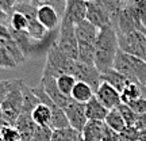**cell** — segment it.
<instances>
[{
  "label": "cell",
  "mask_w": 146,
  "mask_h": 141,
  "mask_svg": "<svg viewBox=\"0 0 146 141\" xmlns=\"http://www.w3.org/2000/svg\"><path fill=\"white\" fill-rule=\"evenodd\" d=\"M118 50H119V42L116 30L112 26L100 29L98 38L95 41V67L100 73L114 67Z\"/></svg>",
  "instance_id": "cell-1"
},
{
  "label": "cell",
  "mask_w": 146,
  "mask_h": 141,
  "mask_svg": "<svg viewBox=\"0 0 146 141\" xmlns=\"http://www.w3.org/2000/svg\"><path fill=\"white\" fill-rule=\"evenodd\" d=\"M99 30L100 29L94 26L87 19L74 25V34H76L78 45L77 61L95 65V41L98 38Z\"/></svg>",
  "instance_id": "cell-2"
},
{
  "label": "cell",
  "mask_w": 146,
  "mask_h": 141,
  "mask_svg": "<svg viewBox=\"0 0 146 141\" xmlns=\"http://www.w3.org/2000/svg\"><path fill=\"white\" fill-rule=\"evenodd\" d=\"M112 68L126 76L130 82L146 87V63L143 60L127 54L119 49Z\"/></svg>",
  "instance_id": "cell-3"
},
{
  "label": "cell",
  "mask_w": 146,
  "mask_h": 141,
  "mask_svg": "<svg viewBox=\"0 0 146 141\" xmlns=\"http://www.w3.org/2000/svg\"><path fill=\"white\" fill-rule=\"evenodd\" d=\"M76 63L68 56H65L58 46L56 45V41L49 46L46 53V63L43 67V72L42 76H52V78L57 79L61 75H72L74 76V71H76Z\"/></svg>",
  "instance_id": "cell-4"
},
{
  "label": "cell",
  "mask_w": 146,
  "mask_h": 141,
  "mask_svg": "<svg viewBox=\"0 0 146 141\" xmlns=\"http://www.w3.org/2000/svg\"><path fill=\"white\" fill-rule=\"evenodd\" d=\"M22 80H18V83L12 87L10 92L4 98L3 103L0 106V111L4 117L5 122L11 126H15L16 120L22 114L23 107V95H22Z\"/></svg>",
  "instance_id": "cell-5"
},
{
  "label": "cell",
  "mask_w": 146,
  "mask_h": 141,
  "mask_svg": "<svg viewBox=\"0 0 146 141\" xmlns=\"http://www.w3.org/2000/svg\"><path fill=\"white\" fill-rule=\"evenodd\" d=\"M56 45L65 56H68L69 58L77 61L78 45L76 34H74V25L73 23L61 19V23H60V27H58V35L56 38Z\"/></svg>",
  "instance_id": "cell-6"
},
{
  "label": "cell",
  "mask_w": 146,
  "mask_h": 141,
  "mask_svg": "<svg viewBox=\"0 0 146 141\" xmlns=\"http://www.w3.org/2000/svg\"><path fill=\"white\" fill-rule=\"evenodd\" d=\"M119 49L122 52L138 57L146 63V34L142 31H131L118 34Z\"/></svg>",
  "instance_id": "cell-7"
},
{
  "label": "cell",
  "mask_w": 146,
  "mask_h": 141,
  "mask_svg": "<svg viewBox=\"0 0 146 141\" xmlns=\"http://www.w3.org/2000/svg\"><path fill=\"white\" fill-rule=\"evenodd\" d=\"M98 29L112 26V18L103 0H88L87 1V18Z\"/></svg>",
  "instance_id": "cell-8"
},
{
  "label": "cell",
  "mask_w": 146,
  "mask_h": 141,
  "mask_svg": "<svg viewBox=\"0 0 146 141\" xmlns=\"http://www.w3.org/2000/svg\"><path fill=\"white\" fill-rule=\"evenodd\" d=\"M74 79L77 82H84L87 83L96 92V90L99 88L100 83H102V73L98 71L95 65H89V64H84L77 61L76 63V71H74Z\"/></svg>",
  "instance_id": "cell-9"
},
{
  "label": "cell",
  "mask_w": 146,
  "mask_h": 141,
  "mask_svg": "<svg viewBox=\"0 0 146 141\" xmlns=\"http://www.w3.org/2000/svg\"><path fill=\"white\" fill-rule=\"evenodd\" d=\"M64 111H65V115L68 118L69 126L81 133L85 124L88 122V118L85 115V105L70 99L68 105L64 107Z\"/></svg>",
  "instance_id": "cell-10"
},
{
  "label": "cell",
  "mask_w": 146,
  "mask_h": 141,
  "mask_svg": "<svg viewBox=\"0 0 146 141\" xmlns=\"http://www.w3.org/2000/svg\"><path fill=\"white\" fill-rule=\"evenodd\" d=\"M87 18V0H65V10L61 19L73 25L85 21Z\"/></svg>",
  "instance_id": "cell-11"
},
{
  "label": "cell",
  "mask_w": 146,
  "mask_h": 141,
  "mask_svg": "<svg viewBox=\"0 0 146 141\" xmlns=\"http://www.w3.org/2000/svg\"><path fill=\"white\" fill-rule=\"evenodd\" d=\"M95 96L98 98L102 105L107 107L108 110L116 109L118 106L122 103L120 100V92H118L114 87H111L110 84H107L106 82H102L99 86V88L96 90Z\"/></svg>",
  "instance_id": "cell-12"
},
{
  "label": "cell",
  "mask_w": 146,
  "mask_h": 141,
  "mask_svg": "<svg viewBox=\"0 0 146 141\" xmlns=\"http://www.w3.org/2000/svg\"><path fill=\"white\" fill-rule=\"evenodd\" d=\"M36 19L47 31H56L61 23V15L53 5L39 7L36 11Z\"/></svg>",
  "instance_id": "cell-13"
},
{
  "label": "cell",
  "mask_w": 146,
  "mask_h": 141,
  "mask_svg": "<svg viewBox=\"0 0 146 141\" xmlns=\"http://www.w3.org/2000/svg\"><path fill=\"white\" fill-rule=\"evenodd\" d=\"M0 45L3 47H5V49L10 52V54L15 58L18 64L25 63L26 57H25V54L22 53L19 45H18L16 41L14 39V37H12V34H11V31H10L8 25H0Z\"/></svg>",
  "instance_id": "cell-14"
},
{
  "label": "cell",
  "mask_w": 146,
  "mask_h": 141,
  "mask_svg": "<svg viewBox=\"0 0 146 141\" xmlns=\"http://www.w3.org/2000/svg\"><path fill=\"white\" fill-rule=\"evenodd\" d=\"M42 88L45 90V92L49 95V98L56 103L57 106H60L61 109L64 110V107L69 103V100L72 99L70 96H66L64 95L57 87V83H56V79L52 78V76H42L41 78V83Z\"/></svg>",
  "instance_id": "cell-15"
},
{
  "label": "cell",
  "mask_w": 146,
  "mask_h": 141,
  "mask_svg": "<svg viewBox=\"0 0 146 141\" xmlns=\"http://www.w3.org/2000/svg\"><path fill=\"white\" fill-rule=\"evenodd\" d=\"M106 133V124L103 121H88L81 130L83 141H103Z\"/></svg>",
  "instance_id": "cell-16"
},
{
  "label": "cell",
  "mask_w": 146,
  "mask_h": 141,
  "mask_svg": "<svg viewBox=\"0 0 146 141\" xmlns=\"http://www.w3.org/2000/svg\"><path fill=\"white\" fill-rule=\"evenodd\" d=\"M15 128L16 130L19 132V134H21L22 141H31L33 136H34V132L36 129V125L35 122L33 121L31 114L22 113L15 122Z\"/></svg>",
  "instance_id": "cell-17"
},
{
  "label": "cell",
  "mask_w": 146,
  "mask_h": 141,
  "mask_svg": "<svg viewBox=\"0 0 146 141\" xmlns=\"http://www.w3.org/2000/svg\"><path fill=\"white\" fill-rule=\"evenodd\" d=\"M102 82H106L107 84H110V86L114 87L118 92H122L129 84L133 83V82H130L126 76H123L122 73H119L118 71H115L114 68H111V69H108V71H106V72L102 73Z\"/></svg>",
  "instance_id": "cell-18"
},
{
  "label": "cell",
  "mask_w": 146,
  "mask_h": 141,
  "mask_svg": "<svg viewBox=\"0 0 146 141\" xmlns=\"http://www.w3.org/2000/svg\"><path fill=\"white\" fill-rule=\"evenodd\" d=\"M108 111L110 110L102 105L96 96H94L92 99H89L85 103V115L88 121H103L104 122Z\"/></svg>",
  "instance_id": "cell-19"
},
{
  "label": "cell",
  "mask_w": 146,
  "mask_h": 141,
  "mask_svg": "<svg viewBox=\"0 0 146 141\" xmlns=\"http://www.w3.org/2000/svg\"><path fill=\"white\" fill-rule=\"evenodd\" d=\"M94 96H95L94 90L84 82H76V84H74V87L72 90V94H70V98L73 100H76L78 103H84V105L89 99H92Z\"/></svg>",
  "instance_id": "cell-20"
},
{
  "label": "cell",
  "mask_w": 146,
  "mask_h": 141,
  "mask_svg": "<svg viewBox=\"0 0 146 141\" xmlns=\"http://www.w3.org/2000/svg\"><path fill=\"white\" fill-rule=\"evenodd\" d=\"M31 118L35 122L36 126H49L52 124V111L50 107L43 103H39L35 109L33 110L31 113Z\"/></svg>",
  "instance_id": "cell-21"
},
{
  "label": "cell",
  "mask_w": 146,
  "mask_h": 141,
  "mask_svg": "<svg viewBox=\"0 0 146 141\" xmlns=\"http://www.w3.org/2000/svg\"><path fill=\"white\" fill-rule=\"evenodd\" d=\"M22 95H23V107H22V113L25 114H31L33 110L41 102L35 96V94L33 92V88H30L29 86L23 83L22 84Z\"/></svg>",
  "instance_id": "cell-22"
},
{
  "label": "cell",
  "mask_w": 146,
  "mask_h": 141,
  "mask_svg": "<svg viewBox=\"0 0 146 141\" xmlns=\"http://www.w3.org/2000/svg\"><path fill=\"white\" fill-rule=\"evenodd\" d=\"M10 29L18 33H26L29 29V18L19 11H12L8 16Z\"/></svg>",
  "instance_id": "cell-23"
},
{
  "label": "cell",
  "mask_w": 146,
  "mask_h": 141,
  "mask_svg": "<svg viewBox=\"0 0 146 141\" xmlns=\"http://www.w3.org/2000/svg\"><path fill=\"white\" fill-rule=\"evenodd\" d=\"M81 133L73 128H62V129H54L52 134V141H80Z\"/></svg>",
  "instance_id": "cell-24"
},
{
  "label": "cell",
  "mask_w": 146,
  "mask_h": 141,
  "mask_svg": "<svg viewBox=\"0 0 146 141\" xmlns=\"http://www.w3.org/2000/svg\"><path fill=\"white\" fill-rule=\"evenodd\" d=\"M50 111H52V124H50V128L53 130L54 129L69 128V122L66 115H65V111L60 106H57L54 103L53 106H50Z\"/></svg>",
  "instance_id": "cell-25"
},
{
  "label": "cell",
  "mask_w": 146,
  "mask_h": 141,
  "mask_svg": "<svg viewBox=\"0 0 146 141\" xmlns=\"http://www.w3.org/2000/svg\"><path fill=\"white\" fill-rule=\"evenodd\" d=\"M104 124L107 125V128H110L112 132H116V133H120L126 128L125 121H123L122 115L119 114V111L116 109L110 110L104 120Z\"/></svg>",
  "instance_id": "cell-26"
},
{
  "label": "cell",
  "mask_w": 146,
  "mask_h": 141,
  "mask_svg": "<svg viewBox=\"0 0 146 141\" xmlns=\"http://www.w3.org/2000/svg\"><path fill=\"white\" fill-rule=\"evenodd\" d=\"M141 96H142V86L137 83H130L120 92V100H122V103H126V105H129L130 102L138 99Z\"/></svg>",
  "instance_id": "cell-27"
},
{
  "label": "cell",
  "mask_w": 146,
  "mask_h": 141,
  "mask_svg": "<svg viewBox=\"0 0 146 141\" xmlns=\"http://www.w3.org/2000/svg\"><path fill=\"white\" fill-rule=\"evenodd\" d=\"M76 82H77V80H76L74 76H72V75H61V76H58V78L56 79L58 90H60L64 95H66V96H70L72 90H73V87H74Z\"/></svg>",
  "instance_id": "cell-28"
},
{
  "label": "cell",
  "mask_w": 146,
  "mask_h": 141,
  "mask_svg": "<svg viewBox=\"0 0 146 141\" xmlns=\"http://www.w3.org/2000/svg\"><path fill=\"white\" fill-rule=\"evenodd\" d=\"M19 64L16 63V60L10 54V52L0 45V68L4 69H14Z\"/></svg>",
  "instance_id": "cell-29"
},
{
  "label": "cell",
  "mask_w": 146,
  "mask_h": 141,
  "mask_svg": "<svg viewBox=\"0 0 146 141\" xmlns=\"http://www.w3.org/2000/svg\"><path fill=\"white\" fill-rule=\"evenodd\" d=\"M116 110L119 111V114L122 115V118L125 121L126 126H134V122H135V118H137V114L130 109V106L126 105V103H120Z\"/></svg>",
  "instance_id": "cell-30"
},
{
  "label": "cell",
  "mask_w": 146,
  "mask_h": 141,
  "mask_svg": "<svg viewBox=\"0 0 146 141\" xmlns=\"http://www.w3.org/2000/svg\"><path fill=\"white\" fill-rule=\"evenodd\" d=\"M30 1L35 5L36 8H39L42 5H53L62 18L64 10H65V0H30Z\"/></svg>",
  "instance_id": "cell-31"
},
{
  "label": "cell",
  "mask_w": 146,
  "mask_h": 141,
  "mask_svg": "<svg viewBox=\"0 0 146 141\" xmlns=\"http://www.w3.org/2000/svg\"><path fill=\"white\" fill-rule=\"evenodd\" d=\"M53 129L49 126H36L31 141H52Z\"/></svg>",
  "instance_id": "cell-32"
},
{
  "label": "cell",
  "mask_w": 146,
  "mask_h": 141,
  "mask_svg": "<svg viewBox=\"0 0 146 141\" xmlns=\"http://www.w3.org/2000/svg\"><path fill=\"white\" fill-rule=\"evenodd\" d=\"M0 138L3 141H22V137L19 134V132L16 130L15 126H5L1 134H0Z\"/></svg>",
  "instance_id": "cell-33"
},
{
  "label": "cell",
  "mask_w": 146,
  "mask_h": 141,
  "mask_svg": "<svg viewBox=\"0 0 146 141\" xmlns=\"http://www.w3.org/2000/svg\"><path fill=\"white\" fill-rule=\"evenodd\" d=\"M119 134L123 138V141H138L139 130L137 129L135 126H126Z\"/></svg>",
  "instance_id": "cell-34"
},
{
  "label": "cell",
  "mask_w": 146,
  "mask_h": 141,
  "mask_svg": "<svg viewBox=\"0 0 146 141\" xmlns=\"http://www.w3.org/2000/svg\"><path fill=\"white\" fill-rule=\"evenodd\" d=\"M129 1L134 3L138 16H139V21H141L143 29L146 30V0H129Z\"/></svg>",
  "instance_id": "cell-35"
},
{
  "label": "cell",
  "mask_w": 146,
  "mask_h": 141,
  "mask_svg": "<svg viewBox=\"0 0 146 141\" xmlns=\"http://www.w3.org/2000/svg\"><path fill=\"white\" fill-rule=\"evenodd\" d=\"M19 79H15V80H0V106L3 103L4 98L7 96V94L10 92L12 87L18 83Z\"/></svg>",
  "instance_id": "cell-36"
},
{
  "label": "cell",
  "mask_w": 146,
  "mask_h": 141,
  "mask_svg": "<svg viewBox=\"0 0 146 141\" xmlns=\"http://www.w3.org/2000/svg\"><path fill=\"white\" fill-rule=\"evenodd\" d=\"M129 106L135 114H143V113H146V98L142 95L141 98L130 102Z\"/></svg>",
  "instance_id": "cell-37"
},
{
  "label": "cell",
  "mask_w": 146,
  "mask_h": 141,
  "mask_svg": "<svg viewBox=\"0 0 146 141\" xmlns=\"http://www.w3.org/2000/svg\"><path fill=\"white\" fill-rule=\"evenodd\" d=\"M16 3H18V0H0V7L4 10L5 14H8V16H10V14L12 12Z\"/></svg>",
  "instance_id": "cell-38"
},
{
  "label": "cell",
  "mask_w": 146,
  "mask_h": 141,
  "mask_svg": "<svg viewBox=\"0 0 146 141\" xmlns=\"http://www.w3.org/2000/svg\"><path fill=\"white\" fill-rule=\"evenodd\" d=\"M134 126H135L138 130L146 129V113H143V114H137V118H135V122H134Z\"/></svg>",
  "instance_id": "cell-39"
},
{
  "label": "cell",
  "mask_w": 146,
  "mask_h": 141,
  "mask_svg": "<svg viewBox=\"0 0 146 141\" xmlns=\"http://www.w3.org/2000/svg\"><path fill=\"white\" fill-rule=\"evenodd\" d=\"M7 21H8V14H5L4 10L0 7V25H5Z\"/></svg>",
  "instance_id": "cell-40"
},
{
  "label": "cell",
  "mask_w": 146,
  "mask_h": 141,
  "mask_svg": "<svg viewBox=\"0 0 146 141\" xmlns=\"http://www.w3.org/2000/svg\"><path fill=\"white\" fill-rule=\"evenodd\" d=\"M5 126H8V124L5 122L4 117H3V114H1V111H0V134H1V132H3V129H4Z\"/></svg>",
  "instance_id": "cell-41"
},
{
  "label": "cell",
  "mask_w": 146,
  "mask_h": 141,
  "mask_svg": "<svg viewBox=\"0 0 146 141\" xmlns=\"http://www.w3.org/2000/svg\"><path fill=\"white\" fill-rule=\"evenodd\" d=\"M138 140H139V141H146V129H142V130H139Z\"/></svg>",
  "instance_id": "cell-42"
},
{
  "label": "cell",
  "mask_w": 146,
  "mask_h": 141,
  "mask_svg": "<svg viewBox=\"0 0 146 141\" xmlns=\"http://www.w3.org/2000/svg\"><path fill=\"white\" fill-rule=\"evenodd\" d=\"M142 95L146 98V87H142Z\"/></svg>",
  "instance_id": "cell-43"
},
{
  "label": "cell",
  "mask_w": 146,
  "mask_h": 141,
  "mask_svg": "<svg viewBox=\"0 0 146 141\" xmlns=\"http://www.w3.org/2000/svg\"><path fill=\"white\" fill-rule=\"evenodd\" d=\"M114 1H125V0H114Z\"/></svg>",
  "instance_id": "cell-44"
},
{
  "label": "cell",
  "mask_w": 146,
  "mask_h": 141,
  "mask_svg": "<svg viewBox=\"0 0 146 141\" xmlns=\"http://www.w3.org/2000/svg\"><path fill=\"white\" fill-rule=\"evenodd\" d=\"M0 141H3V140H1V138H0Z\"/></svg>",
  "instance_id": "cell-45"
},
{
  "label": "cell",
  "mask_w": 146,
  "mask_h": 141,
  "mask_svg": "<svg viewBox=\"0 0 146 141\" xmlns=\"http://www.w3.org/2000/svg\"><path fill=\"white\" fill-rule=\"evenodd\" d=\"M80 141H83V140H80Z\"/></svg>",
  "instance_id": "cell-46"
},
{
  "label": "cell",
  "mask_w": 146,
  "mask_h": 141,
  "mask_svg": "<svg viewBox=\"0 0 146 141\" xmlns=\"http://www.w3.org/2000/svg\"><path fill=\"white\" fill-rule=\"evenodd\" d=\"M87 1H88V0H87Z\"/></svg>",
  "instance_id": "cell-47"
},
{
  "label": "cell",
  "mask_w": 146,
  "mask_h": 141,
  "mask_svg": "<svg viewBox=\"0 0 146 141\" xmlns=\"http://www.w3.org/2000/svg\"><path fill=\"white\" fill-rule=\"evenodd\" d=\"M138 141H139V140H138Z\"/></svg>",
  "instance_id": "cell-48"
}]
</instances>
